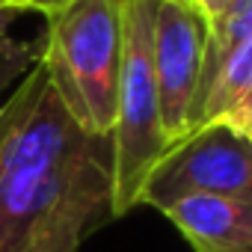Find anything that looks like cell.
Instances as JSON below:
<instances>
[{
  "mask_svg": "<svg viewBox=\"0 0 252 252\" xmlns=\"http://www.w3.org/2000/svg\"><path fill=\"white\" fill-rule=\"evenodd\" d=\"M113 146L89 134L39 57L0 107V252H27L51 225L86 234L110 217Z\"/></svg>",
  "mask_w": 252,
  "mask_h": 252,
  "instance_id": "1",
  "label": "cell"
},
{
  "mask_svg": "<svg viewBox=\"0 0 252 252\" xmlns=\"http://www.w3.org/2000/svg\"><path fill=\"white\" fill-rule=\"evenodd\" d=\"M125 54L122 0H74L48 18L42 60L71 116L89 134L110 137Z\"/></svg>",
  "mask_w": 252,
  "mask_h": 252,
  "instance_id": "2",
  "label": "cell"
},
{
  "mask_svg": "<svg viewBox=\"0 0 252 252\" xmlns=\"http://www.w3.org/2000/svg\"><path fill=\"white\" fill-rule=\"evenodd\" d=\"M160 0H122L125 15V54L116 95V119L110 131L113 146V190L110 217H125L140 208L143 187L169 140L160 122V98L155 80V15Z\"/></svg>",
  "mask_w": 252,
  "mask_h": 252,
  "instance_id": "3",
  "label": "cell"
},
{
  "mask_svg": "<svg viewBox=\"0 0 252 252\" xmlns=\"http://www.w3.org/2000/svg\"><path fill=\"white\" fill-rule=\"evenodd\" d=\"M252 202V143L225 122H208L175 143L152 169L140 205L163 211L181 196Z\"/></svg>",
  "mask_w": 252,
  "mask_h": 252,
  "instance_id": "4",
  "label": "cell"
},
{
  "mask_svg": "<svg viewBox=\"0 0 252 252\" xmlns=\"http://www.w3.org/2000/svg\"><path fill=\"white\" fill-rule=\"evenodd\" d=\"M208 48V18L196 3L160 0L155 15V80L160 98V122L169 149L181 143L196 122V98Z\"/></svg>",
  "mask_w": 252,
  "mask_h": 252,
  "instance_id": "5",
  "label": "cell"
},
{
  "mask_svg": "<svg viewBox=\"0 0 252 252\" xmlns=\"http://www.w3.org/2000/svg\"><path fill=\"white\" fill-rule=\"evenodd\" d=\"M196 252H252V202L181 196L160 211Z\"/></svg>",
  "mask_w": 252,
  "mask_h": 252,
  "instance_id": "6",
  "label": "cell"
},
{
  "mask_svg": "<svg viewBox=\"0 0 252 252\" xmlns=\"http://www.w3.org/2000/svg\"><path fill=\"white\" fill-rule=\"evenodd\" d=\"M249 116H252V36L243 39L217 71L205 95L196 128L208 122H225L234 128H243Z\"/></svg>",
  "mask_w": 252,
  "mask_h": 252,
  "instance_id": "7",
  "label": "cell"
},
{
  "mask_svg": "<svg viewBox=\"0 0 252 252\" xmlns=\"http://www.w3.org/2000/svg\"><path fill=\"white\" fill-rule=\"evenodd\" d=\"M252 36V0H237V3L222 15L217 18L211 27H208V48H205V65H202V83H199V98H196V122H199V113H202V104H205V95L217 77V71L222 68V63L231 57V51ZM193 122V128H196ZM193 134V131H190Z\"/></svg>",
  "mask_w": 252,
  "mask_h": 252,
  "instance_id": "8",
  "label": "cell"
},
{
  "mask_svg": "<svg viewBox=\"0 0 252 252\" xmlns=\"http://www.w3.org/2000/svg\"><path fill=\"white\" fill-rule=\"evenodd\" d=\"M83 237L86 231L77 225H51L27 246V252H80Z\"/></svg>",
  "mask_w": 252,
  "mask_h": 252,
  "instance_id": "9",
  "label": "cell"
},
{
  "mask_svg": "<svg viewBox=\"0 0 252 252\" xmlns=\"http://www.w3.org/2000/svg\"><path fill=\"white\" fill-rule=\"evenodd\" d=\"M234 3H237V0H196V6H199V9H202V15L208 18V27H211L217 18H222Z\"/></svg>",
  "mask_w": 252,
  "mask_h": 252,
  "instance_id": "10",
  "label": "cell"
},
{
  "mask_svg": "<svg viewBox=\"0 0 252 252\" xmlns=\"http://www.w3.org/2000/svg\"><path fill=\"white\" fill-rule=\"evenodd\" d=\"M74 0H27V12H42L45 18L60 15L63 9H68Z\"/></svg>",
  "mask_w": 252,
  "mask_h": 252,
  "instance_id": "11",
  "label": "cell"
},
{
  "mask_svg": "<svg viewBox=\"0 0 252 252\" xmlns=\"http://www.w3.org/2000/svg\"><path fill=\"white\" fill-rule=\"evenodd\" d=\"M0 12H27V0H0Z\"/></svg>",
  "mask_w": 252,
  "mask_h": 252,
  "instance_id": "12",
  "label": "cell"
},
{
  "mask_svg": "<svg viewBox=\"0 0 252 252\" xmlns=\"http://www.w3.org/2000/svg\"><path fill=\"white\" fill-rule=\"evenodd\" d=\"M240 131H243V134H246V140L252 143V116H249V119L243 122V128H240Z\"/></svg>",
  "mask_w": 252,
  "mask_h": 252,
  "instance_id": "13",
  "label": "cell"
},
{
  "mask_svg": "<svg viewBox=\"0 0 252 252\" xmlns=\"http://www.w3.org/2000/svg\"><path fill=\"white\" fill-rule=\"evenodd\" d=\"M178 3H196V0H178Z\"/></svg>",
  "mask_w": 252,
  "mask_h": 252,
  "instance_id": "14",
  "label": "cell"
},
{
  "mask_svg": "<svg viewBox=\"0 0 252 252\" xmlns=\"http://www.w3.org/2000/svg\"><path fill=\"white\" fill-rule=\"evenodd\" d=\"M0 107H3V101H0Z\"/></svg>",
  "mask_w": 252,
  "mask_h": 252,
  "instance_id": "15",
  "label": "cell"
}]
</instances>
